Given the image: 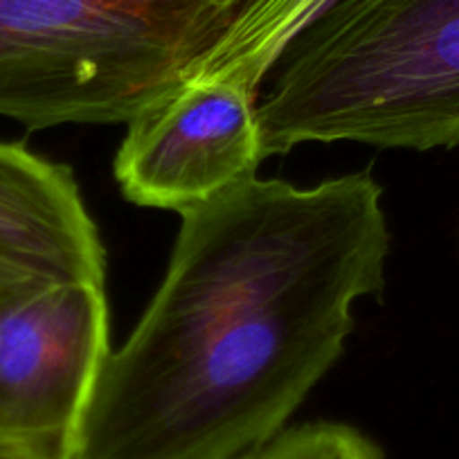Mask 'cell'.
<instances>
[{
    "instance_id": "cell-9",
    "label": "cell",
    "mask_w": 459,
    "mask_h": 459,
    "mask_svg": "<svg viewBox=\"0 0 459 459\" xmlns=\"http://www.w3.org/2000/svg\"><path fill=\"white\" fill-rule=\"evenodd\" d=\"M0 459H37V457H30V455L25 453H16V450L0 448Z\"/></svg>"
},
{
    "instance_id": "cell-8",
    "label": "cell",
    "mask_w": 459,
    "mask_h": 459,
    "mask_svg": "<svg viewBox=\"0 0 459 459\" xmlns=\"http://www.w3.org/2000/svg\"><path fill=\"white\" fill-rule=\"evenodd\" d=\"M244 459H385V453L347 423L316 421L275 435Z\"/></svg>"
},
{
    "instance_id": "cell-3",
    "label": "cell",
    "mask_w": 459,
    "mask_h": 459,
    "mask_svg": "<svg viewBox=\"0 0 459 459\" xmlns=\"http://www.w3.org/2000/svg\"><path fill=\"white\" fill-rule=\"evenodd\" d=\"M248 0H0V115L129 125L192 82Z\"/></svg>"
},
{
    "instance_id": "cell-4",
    "label": "cell",
    "mask_w": 459,
    "mask_h": 459,
    "mask_svg": "<svg viewBox=\"0 0 459 459\" xmlns=\"http://www.w3.org/2000/svg\"><path fill=\"white\" fill-rule=\"evenodd\" d=\"M108 356L104 284L0 281V448L77 459Z\"/></svg>"
},
{
    "instance_id": "cell-2",
    "label": "cell",
    "mask_w": 459,
    "mask_h": 459,
    "mask_svg": "<svg viewBox=\"0 0 459 459\" xmlns=\"http://www.w3.org/2000/svg\"><path fill=\"white\" fill-rule=\"evenodd\" d=\"M264 82L266 158L307 143L459 147V0H338Z\"/></svg>"
},
{
    "instance_id": "cell-6",
    "label": "cell",
    "mask_w": 459,
    "mask_h": 459,
    "mask_svg": "<svg viewBox=\"0 0 459 459\" xmlns=\"http://www.w3.org/2000/svg\"><path fill=\"white\" fill-rule=\"evenodd\" d=\"M106 280V253L77 180L23 144L0 143V281Z\"/></svg>"
},
{
    "instance_id": "cell-1",
    "label": "cell",
    "mask_w": 459,
    "mask_h": 459,
    "mask_svg": "<svg viewBox=\"0 0 459 459\" xmlns=\"http://www.w3.org/2000/svg\"><path fill=\"white\" fill-rule=\"evenodd\" d=\"M369 171L295 187L257 176L180 212L169 268L110 351L77 459H237L281 430L385 286Z\"/></svg>"
},
{
    "instance_id": "cell-5",
    "label": "cell",
    "mask_w": 459,
    "mask_h": 459,
    "mask_svg": "<svg viewBox=\"0 0 459 459\" xmlns=\"http://www.w3.org/2000/svg\"><path fill=\"white\" fill-rule=\"evenodd\" d=\"M115 180L143 207L183 212L250 178L264 160L257 92L230 82H187L131 120Z\"/></svg>"
},
{
    "instance_id": "cell-7",
    "label": "cell",
    "mask_w": 459,
    "mask_h": 459,
    "mask_svg": "<svg viewBox=\"0 0 459 459\" xmlns=\"http://www.w3.org/2000/svg\"><path fill=\"white\" fill-rule=\"evenodd\" d=\"M338 0H248L192 82H230L259 91L290 43Z\"/></svg>"
}]
</instances>
